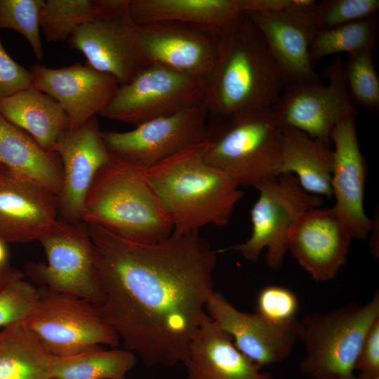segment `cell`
<instances>
[{
    "instance_id": "4dcf8cb0",
    "label": "cell",
    "mask_w": 379,
    "mask_h": 379,
    "mask_svg": "<svg viewBox=\"0 0 379 379\" xmlns=\"http://www.w3.org/2000/svg\"><path fill=\"white\" fill-rule=\"evenodd\" d=\"M373 48L348 55L343 65L346 88L353 106L378 111L379 77L373 60Z\"/></svg>"
},
{
    "instance_id": "8fae6325",
    "label": "cell",
    "mask_w": 379,
    "mask_h": 379,
    "mask_svg": "<svg viewBox=\"0 0 379 379\" xmlns=\"http://www.w3.org/2000/svg\"><path fill=\"white\" fill-rule=\"evenodd\" d=\"M340 57L326 69L322 81L288 84L272 110L282 126L296 128L312 138L331 145V133L343 119L357 115L345 82Z\"/></svg>"
},
{
    "instance_id": "60d3db41",
    "label": "cell",
    "mask_w": 379,
    "mask_h": 379,
    "mask_svg": "<svg viewBox=\"0 0 379 379\" xmlns=\"http://www.w3.org/2000/svg\"><path fill=\"white\" fill-rule=\"evenodd\" d=\"M8 252L6 247V244L0 241V267H2L8 263Z\"/></svg>"
},
{
    "instance_id": "ac0fdd59",
    "label": "cell",
    "mask_w": 379,
    "mask_h": 379,
    "mask_svg": "<svg viewBox=\"0 0 379 379\" xmlns=\"http://www.w3.org/2000/svg\"><path fill=\"white\" fill-rule=\"evenodd\" d=\"M353 239L333 207L306 212L295 227L288 251L317 282L333 279L347 261Z\"/></svg>"
},
{
    "instance_id": "cb8c5ba5",
    "label": "cell",
    "mask_w": 379,
    "mask_h": 379,
    "mask_svg": "<svg viewBox=\"0 0 379 379\" xmlns=\"http://www.w3.org/2000/svg\"><path fill=\"white\" fill-rule=\"evenodd\" d=\"M0 164L58 197L62 168L55 152L42 148L22 129L0 114Z\"/></svg>"
},
{
    "instance_id": "7402d4cb",
    "label": "cell",
    "mask_w": 379,
    "mask_h": 379,
    "mask_svg": "<svg viewBox=\"0 0 379 379\" xmlns=\"http://www.w3.org/2000/svg\"><path fill=\"white\" fill-rule=\"evenodd\" d=\"M182 363L187 379H274L243 354L209 316L191 340Z\"/></svg>"
},
{
    "instance_id": "7c38bea8",
    "label": "cell",
    "mask_w": 379,
    "mask_h": 379,
    "mask_svg": "<svg viewBox=\"0 0 379 379\" xmlns=\"http://www.w3.org/2000/svg\"><path fill=\"white\" fill-rule=\"evenodd\" d=\"M209 112L204 99L176 113L158 117L124 132L102 131L110 152L149 168L207 137Z\"/></svg>"
},
{
    "instance_id": "7a4b0ae2",
    "label": "cell",
    "mask_w": 379,
    "mask_h": 379,
    "mask_svg": "<svg viewBox=\"0 0 379 379\" xmlns=\"http://www.w3.org/2000/svg\"><path fill=\"white\" fill-rule=\"evenodd\" d=\"M206 139L145 168V175L166 210L173 232L200 231L228 225L244 192L204 157Z\"/></svg>"
},
{
    "instance_id": "8992f818",
    "label": "cell",
    "mask_w": 379,
    "mask_h": 379,
    "mask_svg": "<svg viewBox=\"0 0 379 379\" xmlns=\"http://www.w3.org/2000/svg\"><path fill=\"white\" fill-rule=\"evenodd\" d=\"M378 319V292L362 305L307 314L299 321L298 341L305 351L300 371L312 379H353L361 345Z\"/></svg>"
},
{
    "instance_id": "7bdbcfd3",
    "label": "cell",
    "mask_w": 379,
    "mask_h": 379,
    "mask_svg": "<svg viewBox=\"0 0 379 379\" xmlns=\"http://www.w3.org/2000/svg\"><path fill=\"white\" fill-rule=\"evenodd\" d=\"M124 379H126V378H124Z\"/></svg>"
},
{
    "instance_id": "52a82bcc",
    "label": "cell",
    "mask_w": 379,
    "mask_h": 379,
    "mask_svg": "<svg viewBox=\"0 0 379 379\" xmlns=\"http://www.w3.org/2000/svg\"><path fill=\"white\" fill-rule=\"evenodd\" d=\"M255 189L259 196L251 210V235L230 248L250 262H257L265 249L267 266L277 270L288 251L297 223L306 212L321 207L324 198L303 190L291 173L281 174Z\"/></svg>"
},
{
    "instance_id": "8d00e7d4",
    "label": "cell",
    "mask_w": 379,
    "mask_h": 379,
    "mask_svg": "<svg viewBox=\"0 0 379 379\" xmlns=\"http://www.w3.org/2000/svg\"><path fill=\"white\" fill-rule=\"evenodd\" d=\"M354 371L366 375H379V319L372 325L363 340Z\"/></svg>"
},
{
    "instance_id": "f35d334b",
    "label": "cell",
    "mask_w": 379,
    "mask_h": 379,
    "mask_svg": "<svg viewBox=\"0 0 379 379\" xmlns=\"http://www.w3.org/2000/svg\"><path fill=\"white\" fill-rule=\"evenodd\" d=\"M98 20H131L130 0H91Z\"/></svg>"
},
{
    "instance_id": "277c9868",
    "label": "cell",
    "mask_w": 379,
    "mask_h": 379,
    "mask_svg": "<svg viewBox=\"0 0 379 379\" xmlns=\"http://www.w3.org/2000/svg\"><path fill=\"white\" fill-rule=\"evenodd\" d=\"M145 168L111 153L89 188L81 222L137 242L168 237L173 223L146 179Z\"/></svg>"
},
{
    "instance_id": "5b68a950",
    "label": "cell",
    "mask_w": 379,
    "mask_h": 379,
    "mask_svg": "<svg viewBox=\"0 0 379 379\" xmlns=\"http://www.w3.org/2000/svg\"><path fill=\"white\" fill-rule=\"evenodd\" d=\"M283 126L272 107H253L208 122L206 160L239 187L277 178Z\"/></svg>"
},
{
    "instance_id": "b9f144b4",
    "label": "cell",
    "mask_w": 379,
    "mask_h": 379,
    "mask_svg": "<svg viewBox=\"0 0 379 379\" xmlns=\"http://www.w3.org/2000/svg\"><path fill=\"white\" fill-rule=\"evenodd\" d=\"M353 379H379V375L371 376L361 373L355 375Z\"/></svg>"
},
{
    "instance_id": "74e56055",
    "label": "cell",
    "mask_w": 379,
    "mask_h": 379,
    "mask_svg": "<svg viewBox=\"0 0 379 379\" xmlns=\"http://www.w3.org/2000/svg\"><path fill=\"white\" fill-rule=\"evenodd\" d=\"M315 0H242L245 13L283 11H309Z\"/></svg>"
},
{
    "instance_id": "d6986e66",
    "label": "cell",
    "mask_w": 379,
    "mask_h": 379,
    "mask_svg": "<svg viewBox=\"0 0 379 379\" xmlns=\"http://www.w3.org/2000/svg\"><path fill=\"white\" fill-rule=\"evenodd\" d=\"M68 44L84 55L87 65L112 76L119 85L130 82L149 65L131 20H97L84 24L74 31Z\"/></svg>"
},
{
    "instance_id": "4fadbf2b",
    "label": "cell",
    "mask_w": 379,
    "mask_h": 379,
    "mask_svg": "<svg viewBox=\"0 0 379 379\" xmlns=\"http://www.w3.org/2000/svg\"><path fill=\"white\" fill-rule=\"evenodd\" d=\"M54 152L60 160L63 176L57 197L58 217L70 222H81L89 188L111 157L95 117L77 128L65 131Z\"/></svg>"
},
{
    "instance_id": "ab89813d",
    "label": "cell",
    "mask_w": 379,
    "mask_h": 379,
    "mask_svg": "<svg viewBox=\"0 0 379 379\" xmlns=\"http://www.w3.org/2000/svg\"><path fill=\"white\" fill-rule=\"evenodd\" d=\"M20 279H23V273L9 263L0 267V289Z\"/></svg>"
},
{
    "instance_id": "2e32d148",
    "label": "cell",
    "mask_w": 379,
    "mask_h": 379,
    "mask_svg": "<svg viewBox=\"0 0 379 379\" xmlns=\"http://www.w3.org/2000/svg\"><path fill=\"white\" fill-rule=\"evenodd\" d=\"M136 26L138 44L148 64L203 78L210 72L218 52L219 34L176 22Z\"/></svg>"
},
{
    "instance_id": "603a6c76",
    "label": "cell",
    "mask_w": 379,
    "mask_h": 379,
    "mask_svg": "<svg viewBox=\"0 0 379 379\" xmlns=\"http://www.w3.org/2000/svg\"><path fill=\"white\" fill-rule=\"evenodd\" d=\"M129 15L135 25L176 22L220 35L245 12L242 0H130Z\"/></svg>"
},
{
    "instance_id": "44dd1931",
    "label": "cell",
    "mask_w": 379,
    "mask_h": 379,
    "mask_svg": "<svg viewBox=\"0 0 379 379\" xmlns=\"http://www.w3.org/2000/svg\"><path fill=\"white\" fill-rule=\"evenodd\" d=\"M310 11L246 13L262 34L286 84L321 80L310 53L317 32Z\"/></svg>"
},
{
    "instance_id": "4316f807",
    "label": "cell",
    "mask_w": 379,
    "mask_h": 379,
    "mask_svg": "<svg viewBox=\"0 0 379 379\" xmlns=\"http://www.w3.org/2000/svg\"><path fill=\"white\" fill-rule=\"evenodd\" d=\"M55 359L24 322L0 331V379H55Z\"/></svg>"
},
{
    "instance_id": "ba28073f",
    "label": "cell",
    "mask_w": 379,
    "mask_h": 379,
    "mask_svg": "<svg viewBox=\"0 0 379 379\" xmlns=\"http://www.w3.org/2000/svg\"><path fill=\"white\" fill-rule=\"evenodd\" d=\"M38 241L44 250L47 263H27L25 274L52 291L100 305L102 292L87 224L70 222L58 217Z\"/></svg>"
},
{
    "instance_id": "5bb4252c",
    "label": "cell",
    "mask_w": 379,
    "mask_h": 379,
    "mask_svg": "<svg viewBox=\"0 0 379 379\" xmlns=\"http://www.w3.org/2000/svg\"><path fill=\"white\" fill-rule=\"evenodd\" d=\"M356 116L343 119L331 131L333 149L331 186L335 199L332 207L353 239L363 240L370 234L375 222L364 209L367 165L359 147Z\"/></svg>"
},
{
    "instance_id": "f1b7e54d",
    "label": "cell",
    "mask_w": 379,
    "mask_h": 379,
    "mask_svg": "<svg viewBox=\"0 0 379 379\" xmlns=\"http://www.w3.org/2000/svg\"><path fill=\"white\" fill-rule=\"evenodd\" d=\"M378 34L375 17L316 32L310 48L313 64L338 53L350 55L374 47Z\"/></svg>"
},
{
    "instance_id": "3957f363",
    "label": "cell",
    "mask_w": 379,
    "mask_h": 379,
    "mask_svg": "<svg viewBox=\"0 0 379 379\" xmlns=\"http://www.w3.org/2000/svg\"><path fill=\"white\" fill-rule=\"evenodd\" d=\"M204 80V102L214 117L272 107L286 85L265 39L246 13L220 35L216 57Z\"/></svg>"
},
{
    "instance_id": "9a60e30c",
    "label": "cell",
    "mask_w": 379,
    "mask_h": 379,
    "mask_svg": "<svg viewBox=\"0 0 379 379\" xmlns=\"http://www.w3.org/2000/svg\"><path fill=\"white\" fill-rule=\"evenodd\" d=\"M208 316L231 338L236 347L261 368L286 360L298 341L300 321H269L255 312L239 310L222 294L209 298Z\"/></svg>"
},
{
    "instance_id": "30bf717a",
    "label": "cell",
    "mask_w": 379,
    "mask_h": 379,
    "mask_svg": "<svg viewBox=\"0 0 379 379\" xmlns=\"http://www.w3.org/2000/svg\"><path fill=\"white\" fill-rule=\"evenodd\" d=\"M204 91L203 77L149 64L130 82L119 85L98 115L136 126L199 103Z\"/></svg>"
},
{
    "instance_id": "f546056e",
    "label": "cell",
    "mask_w": 379,
    "mask_h": 379,
    "mask_svg": "<svg viewBox=\"0 0 379 379\" xmlns=\"http://www.w3.org/2000/svg\"><path fill=\"white\" fill-rule=\"evenodd\" d=\"M97 20L91 0H46L39 26L46 41L54 43L68 39L81 25Z\"/></svg>"
},
{
    "instance_id": "ffe728a7",
    "label": "cell",
    "mask_w": 379,
    "mask_h": 379,
    "mask_svg": "<svg viewBox=\"0 0 379 379\" xmlns=\"http://www.w3.org/2000/svg\"><path fill=\"white\" fill-rule=\"evenodd\" d=\"M58 218L56 195L0 164V241L38 240Z\"/></svg>"
},
{
    "instance_id": "d6a6232c",
    "label": "cell",
    "mask_w": 379,
    "mask_h": 379,
    "mask_svg": "<svg viewBox=\"0 0 379 379\" xmlns=\"http://www.w3.org/2000/svg\"><path fill=\"white\" fill-rule=\"evenodd\" d=\"M378 10V0H324L310 15L318 32L375 17Z\"/></svg>"
},
{
    "instance_id": "d4e9b609",
    "label": "cell",
    "mask_w": 379,
    "mask_h": 379,
    "mask_svg": "<svg viewBox=\"0 0 379 379\" xmlns=\"http://www.w3.org/2000/svg\"><path fill=\"white\" fill-rule=\"evenodd\" d=\"M332 169L331 145L312 138L296 128L283 126L278 175L291 173L306 192L330 198Z\"/></svg>"
},
{
    "instance_id": "83f0119b",
    "label": "cell",
    "mask_w": 379,
    "mask_h": 379,
    "mask_svg": "<svg viewBox=\"0 0 379 379\" xmlns=\"http://www.w3.org/2000/svg\"><path fill=\"white\" fill-rule=\"evenodd\" d=\"M136 363V355L128 350H108L98 345L73 356L56 357L53 376L55 379H124Z\"/></svg>"
},
{
    "instance_id": "836d02e7",
    "label": "cell",
    "mask_w": 379,
    "mask_h": 379,
    "mask_svg": "<svg viewBox=\"0 0 379 379\" xmlns=\"http://www.w3.org/2000/svg\"><path fill=\"white\" fill-rule=\"evenodd\" d=\"M39 298V288L22 279L1 288L0 327L25 322L34 311Z\"/></svg>"
},
{
    "instance_id": "e0dca14e",
    "label": "cell",
    "mask_w": 379,
    "mask_h": 379,
    "mask_svg": "<svg viewBox=\"0 0 379 379\" xmlns=\"http://www.w3.org/2000/svg\"><path fill=\"white\" fill-rule=\"evenodd\" d=\"M32 86L55 100L77 128L98 115L117 93L119 84L112 76L88 65L75 63L61 68L34 65Z\"/></svg>"
},
{
    "instance_id": "d590c367",
    "label": "cell",
    "mask_w": 379,
    "mask_h": 379,
    "mask_svg": "<svg viewBox=\"0 0 379 379\" xmlns=\"http://www.w3.org/2000/svg\"><path fill=\"white\" fill-rule=\"evenodd\" d=\"M30 70L15 62L0 40V100L32 86Z\"/></svg>"
},
{
    "instance_id": "1f68e13d",
    "label": "cell",
    "mask_w": 379,
    "mask_h": 379,
    "mask_svg": "<svg viewBox=\"0 0 379 379\" xmlns=\"http://www.w3.org/2000/svg\"><path fill=\"white\" fill-rule=\"evenodd\" d=\"M44 3V0H0V29L22 34L39 61L44 54L39 26Z\"/></svg>"
},
{
    "instance_id": "e575fe53",
    "label": "cell",
    "mask_w": 379,
    "mask_h": 379,
    "mask_svg": "<svg viewBox=\"0 0 379 379\" xmlns=\"http://www.w3.org/2000/svg\"><path fill=\"white\" fill-rule=\"evenodd\" d=\"M298 309V298L292 291L269 285L258 293L255 312L269 321L281 324L297 319Z\"/></svg>"
},
{
    "instance_id": "6da1fadb",
    "label": "cell",
    "mask_w": 379,
    "mask_h": 379,
    "mask_svg": "<svg viewBox=\"0 0 379 379\" xmlns=\"http://www.w3.org/2000/svg\"><path fill=\"white\" fill-rule=\"evenodd\" d=\"M102 292L103 321L125 350L149 366L182 361L208 317L218 251L200 231L173 232L154 243L88 225Z\"/></svg>"
},
{
    "instance_id": "9c48e42d",
    "label": "cell",
    "mask_w": 379,
    "mask_h": 379,
    "mask_svg": "<svg viewBox=\"0 0 379 379\" xmlns=\"http://www.w3.org/2000/svg\"><path fill=\"white\" fill-rule=\"evenodd\" d=\"M39 291L36 308L24 323L52 355L62 358L98 345L118 346L119 337L98 306L44 286Z\"/></svg>"
},
{
    "instance_id": "484cf974",
    "label": "cell",
    "mask_w": 379,
    "mask_h": 379,
    "mask_svg": "<svg viewBox=\"0 0 379 379\" xmlns=\"http://www.w3.org/2000/svg\"><path fill=\"white\" fill-rule=\"evenodd\" d=\"M0 114L49 152H54L58 138L69 129L60 105L33 86L1 100Z\"/></svg>"
}]
</instances>
